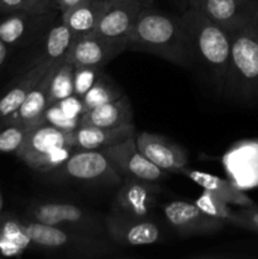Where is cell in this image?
Returning <instances> with one entry per match:
<instances>
[{"label": "cell", "instance_id": "1", "mask_svg": "<svg viewBox=\"0 0 258 259\" xmlns=\"http://www.w3.org/2000/svg\"><path fill=\"white\" fill-rule=\"evenodd\" d=\"M126 50L147 52L181 67H195L181 14L153 7L142 10L126 39Z\"/></svg>", "mask_w": 258, "mask_h": 259}, {"label": "cell", "instance_id": "2", "mask_svg": "<svg viewBox=\"0 0 258 259\" xmlns=\"http://www.w3.org/2000/svg\"><path fill=\"white\" fill-rule=\"evenodd\" d=\"M230 60L223 95L243 105L258 104V9L249 19L227 30Z\"/></svg>", "mask_w": 258, "mask_h": 259}, {"label": "cell", "instance_id": "3", "mask_svg": "<svg viewBox=\"0 0 258 259\" xmlns=\"http://www.w3.org/2000/svg\"><path fill=\"white\" fill-rule=\"evenodd\" d=\"M195 66H199L223 95L230 60V35L227 30L192 8L181 13Z\"/></svg>", "mask_w": 258, "mask_h": 259}, {"label": "cell", "instance_id": "4", "mask_svg": "<svg viewBox=\"0 0 258 259\" xmlns=\"http://www.w3.org/2000/svg\"><path fill=\"white\" fill-rule=\"evenodd\" d=\"M32 247L71 258H108L116 254V244L109 238L83 234L65 228L24 220Z\"/></svg>", "mask_w": 258, "mask_h": 259}, {"label": "cell", "instance_id": "5", "mask_svg": "<svg viewBox=\"0 0 258 259\" xmlns=\"http://www.w3.org/2000/svg\"><path fill=\"white\" fill-rule=\"evenodd\" d=\"M51 181L73 182L89 186H119L123 177L103 151L75 149L55 171L46 174Z\"/></svg>", "mask_w": 258, "mask_h": 259}, {"label": "cell", "instance_id": "6", "mask_svg": "<svg viewBox=\"0 0 258 259\" xmlns=\"http://www.w3.org/2000/svg\"><path fill=\"white\" fill-rule=\"evenodd\" d=\"M27 220L108 238L104 219L91 210L65 201H34L27 207Z\"/></svg>", "mask_w": 258, "mask_h": 259}, {"label": "cell", "instance_id": "7", "mask_svg": "<svg viewBox=\"0 0 258 259\" xmlns=\"http://www.w3.org/2000/svg\"><path fill=\"white\" fill-rule=\"evenodd\" d=\"M106 235L116 245L138 247L159 243L163 238L162 230L148 217H136L120 211H113L104 218Z\"/></svg>", "mask_w": 258, "mask_h": 259}, {"label": "cell", "instance_id": "8", "mask_svg": "<svg viewBox=\"0 0 258 259\" xmlns=\"http://www.w3.org/2000/svg\"><path fill=\"white\" fill-rule=\"evenodd\" d=\"M110 159L113 166L123 179L142 180L156 182L168 179V172L157 167L138 149L136 143V134L129 137L121 143L100 149Z\"/></svg>", "mask_w": 258, "mask_h": 259}, {"label": "cell", "instance_id": "9", "mask_svg": "<svg viewBox=\"0 0 258 259\" xmlns=\"http://www.w3.org/2000/svg\"><path fill=\"white\" fill-rule=\"evenodd\" d=\"M169 227L182 238L214 234L227 227V223L212 218L200 210L194 202L174 200L162 207Z\"/></svg>", "mask_w": 258, "mask_h": 259}, {"label": "cell", "instance_id": "10", "mask_svg": "<svg viewBox=\"0 0 258 259\" xmlns=\"http://www.w3.org/2000/svg\"><path fill=\"white\" fill-rule=\"evenodd\" d=\"M136 143L149 161L168 174H180L189 163L186 149L161 134L149 132L136 133Z\"/></svg>", "mask_w": 258, "mask_h": 259}, {"label": "cell", "instance_id": "11", "mask_svg": "<svg viewBox=\"0 0 258 259\" xmlns=\"http://www.w3.org/2000/svg\"><path fill=\"white\" fill-rule=\"evenodd\" d=\"M126 50L124 40L109 39L91 33L77 38L68 51L67 58L75 67L88 66L103 70L104 66Z\"/></svg>", "mask_w": 258, "mask_h": 259}, {"label": "cell", "instance_id": "12", "mask_svg": "<svg viewBox=\"0 0 258 259\" xmlns=\"http://www.w3.org/2000/svg\"><path fill=\"white\" fill-rule=\"evenodd\" d=\"M161 191L156 182L123 179L113 202V211L136 217H149L157 206V194Z\"/></svg>", "mask_w": 258, "mask_h": 259}, {"label": "cell", "instance_id": "13", "mask_svg": "<svg viewBox=\"0 0 258 259\" xmlns=\"http://www.w3.org/2000/svg\"><path fill=\"white\" fill-rule=\"evenodd\" d=\"M144 8L147 7L136 0H109L108 8L101 15L94 33L109 39L126 42L134 23Z\"/></svg>", "mask_w": 258, "mask_h": 259}, {"label": "cell", "instance_id": "14", "mask_svg": "<svg viewBox=\"0 0 258 259\" xmlns=\"http://www.w3.org/2000/svg\"><path fill=\"white\" fill-rule=\"evenodd\" d=\"M187 8L228 30L249 19L257 12L258 4L252 0H189Z\"/></svg>", "mask_w": 258, "mask_h": 259}, {"label": "cell", "instance_id": "15", "mask_svg": "<svg viewBox=\"0 0 258 259\" xmlns=\"http://www.w3.org/2000/svg\"><path fill=\"white\" fill-rule=\"evenodd\" d=\"M52 13L35 14L29 12H14L4 14L0 19V39L9 47H20L32 40L40 27L50 22Z\"/></svg>", "mask_w": 258, "mask_h": 259}, {"label": "cell", "instance_id": "16", "mask_svg": "<svg viewBox=\"0 0 258 259\" xmlns=\"http://www.w3.org/2000/svg\"><path fill=\"white\" fill-rule=\"evenodd\" d=\"M65 146H71L70 133H65L55 126L42 124L30 129L22 147L15 154L28 166L38 157Z\"/></svg>", "mask_w": 258, "mask_h": 259}, {"label": "cell", "instance_id": "17", "mask_svg": "<svg viewBox=\"0 0 258 259\" xmlns=\"http://www.w3.org/2000/svg\"><path fill=\"white\" fill-rule=\"evenodd\" d=\"M136 133L137 131L133 123L118 128L81 125L70 133V144L75 149L100 151L106 147L121 143Z\"/></svg>", "mask_w": 258, "mask_h": 259}, {"label": "cell", "instance_id": "18", "mask_svg": "<svg viewBox=\"0 0 258 259\" xmlns=\"http://www.w3.org/2000/svg\"><path fill=\"white\" fill-rule=\"evenodd\" d=\"M56 61L58 60L42 57L0 98V121L19 109L33 88L42 80Z\"/></svg>", "mask_w": 258, "mask_h": 259}, {"label": "cell", "instance_id": "19", "mask_svg": "<svg viewBox=\"0 0 258 259\" xmlns=\"http://www.w3.org/2000/svg\"><path fill=\"white\" fill-rule=\"evenodd\" d=\"M180 174L185 175L189 180L202 187V190L210 191L211 194L217 195L227 204L235 205V206H250L254 205V201L248 196L245 192L242 191L239 186L230 180L220 179L214 175L206 174V172L197 171V169L184 167Z\"/></svg>", "mask_w": 258, "mask_h": 259}, {"label": "cell", "instance_id": "20", "mask_svg": "<svg viewBox=\"0 0 258 259\" xmlns=\"http://www.w3.org/2000/svg\"><path fill=\"white\" fill-rule=\"evenodd\" d=\"M132 123H133V108L125 94L116 100L90 109L80 116V126L118 128Z\"/></svg>", "mask_w": 258, "mask_h": 259}, {"label": "cell", "instance_id": "21", "mask_svg": "<svg viewBox=\"0 0 258 259\" xmlns=\"http://www.w3.org/2000/svg\"><path fill=\"white\" fill-rule=\"evenodd\" d=\"M108 5L109 0H82L70 10L62 13L61 20L70 28L77 39L95 32Z\"/></svg>", "mask_w": 258, "mask_h": 259}, {"label": "cell", "instance_id": "22", "mask_svg": "<svg viewBox=\"0 0 258 259\" xmlns=\"http://www.w3.org/2000/svg\"><path fill=\"white\" fill-rule=\"evenodd\" d=\"M57 62V61H56ZM50 68L47 73L42 77V80L33 88L29 95L27 96L22 105L19 106L17 111L10 114L5 119L0 121V125L9 123H20V124H32V125H40L39 120L42 118L43 113L48 106V83H50L51 73L53 67Z\"/></svg>", "mask_w": 258, "mask_h": 259}, {"label": "cell", "instance_id": "23", "mask_svg": "<svg viewBox=\"0 0 258 259\" xmlns=\"http://www.w3.org/2000/svg\"><path fill=\"white\" fill-rule=\"evenodd\" d=\"M32 247L25 223L13 215L0 217V254L19 257Z\"/></svg>", "mask_w": 258, "mask_h": 259}, {"label": "cell", "instance_id": "24", "mask_svg": "<svg viewBox=\"0 0 258 259\" xmlns=\"http://www.w3.org/2000/svg\"><path fill=\"white\" fill-rule=\"evenodd\" d=\"M75 66L66 57L56 62L48 83V106L73 94Z\"/></svg>", "mask_w": 258, "mask_h": 259}, {"label": "cell", "instance_id": "25", "mask_svg": "<svg viewBox=\"0 0 258 259\" xmlns=\"http://www.w3.org/2000/svg\"><path fill=\"white\" fill-rule=\"evenodd\" d=\"M123 95L124 91L121 90L120 86L116 85L113 78L106 75V73H104L103 70H101L95 83L82 96L83 110L88 111L90 109L98 108V106L104 105V104L116 100V99L121 98Z\"/></svg>", "mask_w": 258, "mask_h": 259}, {"label": "cell", "instance_id": "26", "mask_svg": "<svg viewBox=\"0 0 258 259\" xmlns=\"http://www.w3.org/2000/svg\"><path fill=\"white\" fill-rule=\"evenodd\" d=\"M75 40L76 38L70 28L61 20L60 24L55 25L46 37L43 58L61 60V58L66 57Z\"/></svg>", "mask_w": 258, "mask_h": 259}, {"label": "cell", "instance_id": "27", "mask_svg": "<svg viewBox=\"0 0 258 259\" xmlns=\"http://www.w3.org/2000/svg\"><path fill=\"white\" fill-rule=\"evenodd\" d=\"M32 124L9 123L0 125V152L2 153H17L22 147L25 137L32 128Z\"/></svg>", "mask_w": 258, "mask_h": 259}, {"label": "cell", "instance_id": "28", "mask_svg": "<svg viewBox=\"0 0 258 259\" xmlns=\"http://www.w3.org/2000/svg\"><path fill=\"white\" fill-rule=\"evenodd\" d=\"M194 204L200 210H202L205 214L223 220V222H225L229 225V220L232 218L233 210L229 207V204H227L224 200L218 197L217 195L211 194V192L206 191V190H202V192L200 194L199 197H196Z\"/></svg>", "mask_w": 258, "mask_h": 259}, {"label": "cell", "instance_id": "29", "mask_svg": "<svg viewBox=\"0 0 258 259\" xmlns=\"http://www.w3.org/2000/svg\"><path fill=\"white\" fill-rule=\"evenodd\" d=\"M73 152H75V148H73V147H61V148L53 149V151L48 152V153L35 158L34 161H32L28 164V167L34 169V171L40 172V174L43 175L50 174V172L55 171L58 167L62 166V164L70 158L71 154H72Z\"/></svg>", "mask_w": 258, "mask_h": 259}, {"label": "cell", "instance_id": "30", "mask_svg": "<svg viewBox=\"0 0 258 259\" xmlns=\"http://www.w3.org/2000/svg\"><path fill=\"white\" fill-rule=\"evenodd\" d=\"M39 124L40 125L47 124V125L55 126V128L60 129V131L65 132V133H72L73 131H76L80 126V118H70V116H67L61 110L58 104L55 103L52 105L47 106L42 118H40Z\"/></svg>", "mask_w": 258, "mask_h": 259}, {"label": "cell", "instance_id": "31", "mask_svg": "<svg viewBox=\"0 0 258 259\" xmlns=\"http://www.w3.org/2000/svg\"><path fill=\"white\" fill-rule=\"evenodd\" d=\"M229 225L239 229L249 230V232L258 233V206H239V209L233 210L232 218L229 220Z\"/></svg>", "mask_w": 258, "mask_h": 259}, {"label": "cell", "instance_id": "32", "mask_svg": "<svg viewBox=\"0 0 258 259\" xmlns=\"http://www.w3.org/2000/svg\"><path fill=\"white\" fill-rule=\"evenodd\" d=\"M100 68L88 67V66H78L73 70V94L82 98L86 93L95 83Z\"/></svg>", "mask_w": 258, "mask_h": 259}, {"label": "cell", "instance_id": "33", "mask_svg": "<svg viewBox=\"0 0 258 259\" xmlns=\"http://www.w3.org/2000/svg\"><path fill=\"white\" fill-rule=\"evenodd\" d=\"M57 104L61 108V110H62L66 115L73 119H78L81 115H82L83 111H85L83 110L82 98L75 95V94L62 99V100L58 101Z\"/></svg>", "mask_w": 258, "mask_h": 259}, {"label": "cell", "instance_id": "34", "mask_svg": "<svg viewBox=\"0 0 258 259\" xmlns=\"http://www.w3.org/2000/svg\"><path fill=\"white\" fill-rule=\"evenodd\" d=\"M14 12H29L40 14L30 0H0V14H9Z\"/></svg>", "mask_w": 258, "mask_h": 259}, {"label": "cell", "instance_id": "35", "mask_svg": "<svg viewBox=\"0 0 258 259\" xmlns=\"http://www.w3.org/2000/svg\"><path fill=\"white\" fill-rule=\"evenodd\" d=\"M30 3L34 5L35 9H37L40 14L57 12L52 0H30Z\"/></svg>", "mask_w": 258, "mask_h": 259}, {"label": "cell", "instance_id": "36", "mask_svg": "<svg viewBox=\"0 0 258 259\" xmlns=\"http://www.w3.org/2000/svg\"><path fill=\"white\" fill-rule=\"evenodd\" d=\"M53 4H55L57 12H60V14L67 12L71 8H73L75 5H77L78 3H81L82 0H52Z\"/></svg>", "mask_w": 258, "mask_h": 259}, {"label": "cell", "instance_id": "37", "mask_svg": "<svg viewBox=\"0 0 258 259\" xmlns=\"http://www.w3.org/2000/svg\"><path fill=\"white\" fill-rule=\"evenodd\" d=\"M8 57H9V46L4 40L0 39V67L7 62Z\"/></svg>", "mask_w": 258, "mask_h": 259}, {"label": "cell", "instance_id": "38", "mask_svg": "<svg viewBox=\"0 0 258 259\" xmlns=\"http://www.w3.org/2000/svg\"><path fill=\"white\" fill-rule=\"evenodd\" d=\"M169 2L174 3V4L179 8L180 12L182 13L187 8V3H189V0H169Z\"/></svg>", "mask_w": 258, "mask_h": 259}, {"label": "cell", "instance_id": "39", "mask_svg": "<svg viewBox=\"0 0 258 259\" xmlns=\"http://www.w3.org/2000/svg\"><path fill=\"white\" fill-rule=\"evenodd\" d=\"M136 2L141 3L143 7H153L154 2H156V0H136Z\"/></svg>", "mask_w": 258, "mask_h": 259}, {"label": "cell", "instance_id": "40", "mask_svg": "<svg viewBox=\"0 0 258 259\" xmlns=\"http://www.w3.org/2000/svg\"><path fill=\"white\" fill-rule=\"evenodd\" d=\"M3 206H4V200H3V195H2V191H0V215H2V211H3Z\"/></svg>", "mask_w": 258, "mask_h": 259}, {"label": "cell", "instance_id": "41", "mask_svg": "<svg viewBox=\"0 0 258 259\" xmlns=\"http://www.w3.org/2000/svg\"><path fill=\"white\" fill-rule=\"evenodd\" d=\"M252 2H254L255 4H258V0H252Z\"/></svg>", "mask_w": 258, "mask_h": 259}]
</instances>
